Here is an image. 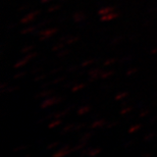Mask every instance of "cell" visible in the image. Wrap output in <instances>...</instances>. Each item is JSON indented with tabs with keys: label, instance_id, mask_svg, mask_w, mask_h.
<instances>
[{
	"label": "cell",
	"instance_id": "1",
	"mask_svg": "<svg viewBox=\"0 0 157 157\" xmlns=\"http://www.w3.org/2000/svg\"><path fill=\"white\" fill-rule=\"evenodd\" d=\"M65 99V97L63 96H49L45 98L41 103L40 107L42 109H46V108H50L52 107V106H54L56 104H58V103L62 102L63 100Z\"/></svg>",
	"mask_w": 157,
	"mask_h": 157
},
{
	"label": "cell",
	"instance_id": "2",
	"mask_svg": "<svg viewBox=\"0 0 157 157\" xmlns=\"http://www.w3.org/2000/svg\"><path fill=\"white\" fill-rule=\"evenodd\" d=\"M58 32V28H46L43 30H38L37 34L39 35V41L40 42H44V41L48 40L50 37L54 36L56 33Z\"/></svg>",
	"mask_w": 157,
	"mask_h": 157
},
{
	"label": "cell",
	"instance_id": "3",
	"mask_svg": "<svg viewBox=\"0 0 157 157\" xmlns=\"http://www.w3.org/2000/svg\"><path fill=\"white\" fill-rule=\"evenodd\" d=\"M37 56H38V53L37 52H30V53H28V54L25 56L24 58H21V60H18L17 63H14L13 65V68H21V67H25L28 62H29L30 60H32V59H35Z\"/></svg>",
	"mask_w": 157,
	"mask_h": 157
},
{
	"label": "cell",
	"instance_id": "4",
	"mask_svg": "<svg viewBox=\"0 0 157 157\" xmlns=\"http://www.w3.org/2000/svg\"><path fill=\"white\" fill-rule=\"evenodd\" d=\"M40 13H41V11L38 10V9H36V10H32L31 12H29V13H27L24 17H21L20 23L21 25H26V24L32 23L33 21L36 20L38 15H40Z\"/></svg>",
	"mask_w": 157,
	"mask_h": 157
},
{
	"label": "cell",
	"instance_id": "5",
	"mask_svg": "<svg viewBox=\"0 0 157 157\" xmlns=\"http://www.w3.org/2000/svg\"><path fill=\"white\" fill-rule=\"evenodd\" d=\"M102 74V70L100 67H94L88 71V82L89 83H94L100 78Z\"/></svg>",
	"mask_w": 157,
	"mask_h": 157
},
{
	"label": "cell",
	"instance_id": "6",
	"mask_svg": "<svg viewBox=\"0 0 157 157\" xmlns=\"http://www.w3.org/2000/svg\"><path fill=\"white\" fill-rule=\"evenodd\" d=\"M71 153H73V150L68 145H65L63 147H61V148H59L57 151H55L53 153V157H65V156H68L71 154Z\"/></svg>",
	"mask_w": 157,
	"mask_h": 157
},
{
	"label": "cell",
	"instance_id": "7",
	"mask_svg": "<svg viewBox=\"0 0 157 157\" xmlns=\"http://www.w3.org/2000/svg\"><path fill=\"white\" fill-rule=\"evenodd\" d=\"M65 78H67V76H60V77H57L55 78H53L51 81H48L46 82V83H44L43 85H41V88L42 89H46L47 87L51 86V85H58V84H61L62 82L65 81Z\"/></svg>",
	"mask_w": 157,
	"mask_h": 157
},
{
	"label": "cell",
	"instance_id": "8",
	"mask_svg": "<svg viewBox=\"0 0 157 157\" xmlns=\"http://www.w3.org/2000/svg\"><path fill=\"white\" fill-rule=\"evenodd\" d=\"M55 92V90H52V89H44L42 91H40L34 96V99L35 100H38V99H45L47 97L53 95V93Z\"/></svg>",
	"mask_w": 157,
	"mask_h": 157
},
{
	"label": "cell",
	"instance_id": "9",
	"mask_svg": "<svg viewBox=\"0 0 157 157\" xmlns=\"http://www.w3.org/2000/svg\"><path fill=\"white\" fill-rule=\"evenodd\" d=\"M73 21H75V23H77V24H81V23H83V21H86V18H87V15L84 13V12H82V11H77V12H75V13L73 14Z\"/></svg>",
	"mask_w": 157,
	"mask_h": 157
},
{
	"label": "cell",
	"instance_id": "10",
	"mask_svg": "<svg viewBox=\"0 0 157 157\" xmlns=\"http://www.w3.org/2000/svg\"><path fill=\"white\" fill-rule=\"evenodd\" d=\"M119 17V12H115V11H111L107 14L101 15V18L100 21H113L115 18H117Z\"/></svg>",
	"mask_w": 157,
	"mask_h": 157
},
{
	"label": "cell",
	"instance_id": "11",
	"mask_svg": "<svg viewBox=\"0 0 157 157\" xmlns=\"http://www.w3.org/2000/svg\"><path fill=\"white\" fill-rule=\"evenodd\" d=\"M106 125V121L105 119L103 118H100V119H96V121H94L92 124L89 125L90 128H92V130H95V128H103Z\"/></svg>",
	"mask_w": 157,
	"mask_h": 157
},
{
	"label": "cell",
	"instance_id": "12",
	"mask_svg": "<svg viewBox=\"0 0 157 157\" xmlns=\"http://www.w3.org/2000/svg\"><path fill=\"white\" fill-rule=\"evenodd\" d=\"M39 30V28L36 26H31V27H27L25 28L21 31V35H29V34H33V33H36L37 31Z\"/></svg>",
	"mask_w": 157,
	"mask_h": 157
},
{
	"label": "cell",
	"instance_id": "13",
	"mask_svg": "<svg viewBox=\"0 0 157 157\" xmlns=\"http://www.w3.org/2000/svg\"><path fill=\"white\" fill-rule=\"evenodd\" d=\"M91 109H92V107H91L90 105H85V106H82V107H80L78 109L77 113L78 115H80V117H82V115H85L87 114L88 112L91 111Z\"/></svg>",
	"mask_w": 157,
	"mask_h": 157
},
{
	"label": "cell",
	"instance_id": "14",
	"mask_svg": "<svg viewBox=\"0 0 157 157\" xmlns=\"http://www.w3.org/2000/svg\"><path fill=\"white\" fill-rule=\"evenodd\" d=\"M115 10V7L114 6H106V7H103L101 9H99L98 10V14L101 17V15H104V14H107L109 12L111 11H114Z\"/></svg>",
	"mask_w": 157,
	"mask_h": 157
},
{
	"label": "cell",
	"instance_id": "15",
	"mask_svg": "<svg viewBox=\"0 0 157 157\" xmlns=\"http://www.w3.org/2000/svg\"><path fill=\"white\" fill-rule=\"evenodd\" d=\"M75 127H76V124H67L61 130L60 135H61V136H63V135H67V133H71V131L75 130Z\"/></svg>",
	"mask_w": 157,
	"mask_h": 157
},
{
	"label": "cell",
	"instance_id": "16",
	"mask_svg": "<svg viewBox=\"0 0 157 157\" xmlns=\"http://www.w3.org/2000/svg\"><path fill=\"white\" fill-rule=\"evenodd\" d=\"M20 90V87L17 86H11V87H7L3 90H0V93L1 94H9V93H13V92H17V91Z\"/></svg>",
	"mask_w": 157,
	"mask_h": 157
},
{
	"label": "cell",
	"instance_id": "17",
	"mask_svg": "<svg viewBox=\"0 0 157 157\" xmlns=\"http://www.w3.org/2000/svg\"><path fill=\"white\" fill-rule=\"evenodd\" d=\"M96 61H97V59H95V58H88V59H86V60L83 61L80 64L81 65V68H87V67H89L90 65H92L93 63H95Z\"/></svg>",
	"mask_w": 157,
	"mask_h": 157
},
{
	"label": "cell",
	"instance_id": "18",
	"mask_svg": "<svg viewBox=\"0 0 157 157\" xmlns=\"http://www.w3.org/2000/svg\"><path fill=\"white\" fill-rule=\"evenodd\" d=\"M99 153H101V148L100 147H96V148H89L88 151V157H95L96 155H98Z\"/></svg>",
	"mask_w": 157,
	"mask_h": 157
},
{
	"label": "cell",
	"instance_id": "19",
	"mask_svg": "<svg viewBox=\"0 0 157 157\" xmlns=\"http://www.w3.org/2000/svg\"><path fill=\"white\" fill-rule=\"evenodd\" d=\"M87 143L88 142H78V144H77L76 146H74L73 148H71V150H73V152H80L81 150L86 148Z\"/></svg>",
	"mask_w": 157,
	"mask_h": 157
},
{
	"label": "cell",
	"instance_id": "20",
	"mask_svg": "<svg viewBox=\"0 0 157 157\" xmlns=\"http://www.w3.org/2000/svg\"><path fill=\"white\" fill-rule=\"evenodd\" d=\"M128 96V92L124 91V92H119L117 95L114 96V100L115 101H121V100H125V98Z\"/></svg>",
	"mask_w": 157,
	"mask_h": 157
},
{
	"label": "cell",
	"instance_id": "21",
	"mask_svg": "<svg viewBox=\"0 0 157 157\" xmlns=\"http://www.w3.org/2000/svg\"><path fill=\"white\" fill-rule=\"evenodd\" d=\"M92 136H93V132H86L85 134L82 135L78 142H88L92 138Z\"/></svg>",
	"mask_w": 157,
	"mask_h": 157
},
{
	"label": "cell",
	"instance_id": "22",
	"mask_svg": "<svg viewBox=\"0 0 157 157\" xmlns=\"http://www.w3.org/2000/svg\"><path fill=\"white\" fill-rule=\"evenodd\" d=\"M124 40V36H115V37H113L111 40H110V45L111 46H113V45H117V44H119V43H121L122 41Z\"/></svg>",
	"mask_w": 157,
	"mask_h": 157
},
{
	"label": "cell",
	"instance_id": "23",
	"mask_svg": "<svg viewBox=\"0 0 157 157\" xmlns=\"http://www.w3.org/2000/svg\"><path fill=\"white\" fill-rule=\"evenodd\" d=\"M65 45H67V44H65L64 42H60V41H58V42L52 47L51 50H52V51H57L58 52V51H60L61 49L65 48Z\"/></svg>",
	"mask_w": 157,
	"mask_h": 157
},
{
	"label": "cell",
	"instance_id": "24",
	"mask_svg": "<svg viewBox=\"0 0 157 157\" xmlns=\"http://www.w3.org/2000/svg\"><path fill=\"white\" fill-rule=\"evenodd\" d=\"M85 87H86V84H84V83H78V84L74 85V86L71 87V91L73 93H77V92H78V91H81L82 89H84Z\"/></svg>",
	"mask_w": 157,
	"mask_h": 157
},
{
	"label": "cell",
	"instance_id": "25",
	"mask_svg": "<svg viewBox=\"0 0 157 157\" xmlns=\"http://www.w3.org/2000/svg\"><path fill=\"white\" fill-rule=\"evenodd\" d=\"M61 124H62V119L61 118H54V121H51L48 124V128H57L58 125H60Z\"/></svg>",
	"mask_w": 157,
	"mask_h": 157
},
{
	"label": "cell",
	"instance_id": "26",
	"mask_svg": "<svg viewBox=\"0 0 157 157\" xmlns=\"http://www.w3.org/2000/svg\"><path fill=\"white\" fill-rule=\"evenodd\" d=\"M71 49H68V48H63V49H61L60 51H58L57 53V57L58 58H63L65 57L67 55H68L71 53Z\"/></svg>",
	"mask_w": 157,
	"mask_h": 157
},
{
	"label": "cell",
	"instance_id": "27",
	"mask_svg": "<svg viewBox=\"0 0 157 157\" xmlns=\"http://www.w3.org/2000/svg\"><path fill=\"white\" fill-rule=\"evenodd\" d=\"M80 40H81L80 37H78V36H71V38H68L67 41H65V44H67V45H73V44L78 43Z\"/></svg>",
	"mask_w": 157,
	"mask_h": 157
},
{
	"label": "cell",
	"instance_id": "28",
	"mask_svg": "<svg viewBox=\"0 0 157 157\" xmlns=\"http://www.w3.org/2000/svg\"><path fill=\"white\" fill-rule=\"evenodd\" d=\"M141 128H142V124H133V125H131V128H128V134H134V133H136L137 131H139Z\"/></svg>",
	"mask_w": 157,
	"mask_h": 157
},
{
	"label": "cell",
	"instance_id": "29",
	"mask_svg": "<svg viewBox=\"0 0 157 157\" xmlns=\"http://www.w3.org/2000/svg\"><path fill=\"white\" fill-rule=\"evenodd\" d=\"M133 58H134L133 55H127V56H124V57L119 59L117 62L119 64H124V63H128V62H131L133 60Z\"/></svg>",
	"mask_w": 157,
	"mask_h": 157
},
{
	"label": "cell",
	"instance_id": "30",
	"mask_svg": "<svg viewBox=\"0 0 157 157\" xmlns=\"http://www.w3.org/2000/svg\"><path fill=\"white\" fill-rule=\"evenodd\" d=\"M133 109H134L133 106H124V107H121V111H119V114H121V115H127V114L130 113Z\"/></svg>",
	"mask_w": 157,
	"mask_h": 157
},
{
	"label": "cell",
	"instance_id": "31",
	"mask_svg": "<svg viewBox=\"0 0 157 157\" xmlns=\"http://www.w3.org/2000/svg\"><path fill=\"white\" fill-rule=\"evenodd\" d=\"M117 61H118L117 58H115V57H113V58H108V59H106V60L103 61L102 65H103V67H110V65L114 64L115 62H117Z\"/></svg>",
	"mask_w": 157,
	"mask_h": 157
},
{
	"label": "cell",
	"instance_id": "32",
	"mask_svg": "<svg viewBox=\"0 0 157 157\" xmlns=\"http://www.w3.org/2000/svg\"><path fill=\"white\" fill-rule=\"evenodd\" d=\"M114 71H102L101 76H100V78L101 80H106V78H110L111 76H113Z\"/></svg>",
	"mask_w": 157,
	"mask_h": 157
},
{
	"label": "cell",
	"instance_id": "33",
	"mask_svg": "<svg viewBox=\"0 0 157 157\" xmlns=\"http://www.w3.org/2000/svg\"><path fill=\"white\" fill-rule=\"evenodd\" d=\"M34 48H35V46H34V45H27V46H25V47L21 48V53H23V54H28V53L32 52V50Z\"/></svg>",
	"mask_w": 157,
	"mask_h": 157
},
{
	"label": "cell",
	"instance_id": "34",
	"mask_svg": "<svg viewBox=\"0 0 157 157\" xmlns=\"http://www.w3.org/2000/svg\"><path fill=\"white\" fill-rule=\"evenodd\" d=\"M78 68H81V65L74 64V65H71V67H68L67 68V71L68 74H74V73H76Z\"/></svg>",
	"mask_w": 157,
	"mask_h": 157
},
{
	"label": "cell",
	"instance_id": "35",
	"mask_svg": "<svg viewBox=\"0 0 157 157\" xmlns=\"http://www.w3.org/2000/svg\"><path fill=\"white\" fill-rule=\"evenodd\" d=\"M48 76H49V74H39L35 77V78H34V82H35V83H38V82H41L42 80H45Z\"/></svg>",
	"mask_w": 157,
	"mask_h": 157
},
{
	"label": "cell",
	"instance_id": "36",
	"mask_svg": "<svg viewBox=\"0 0 157 157\" xmlns=\"http://www.w3.org/2000/svg\"><path fill=\"white\" fill-rule=\"evenodd\" d=\"M43 71V67H33V68L31 70V75H33V76H37V75L41 74V71Z\"/></svg>",
	"mask_w": 157,
	"mask_h": 157
},
{
	"label": "cell",
	"instance_id": "37",
	"mask_svg": "<svg viewBox=\"0 0 157 157\" xmlns=\"http://www.w3.org/2000/svg\"><path fill=\"white\" fill-rule=\"evenodd\" d=\"M30 146L29 145H21V146H18V147H15V148L12 149V152H21V151H24V150H27L29 149Z\"/></svg>",
	"mask_w": 157,
	"mask_h": 157
},
{
	"label": "cell",
	"instance_id": "38",
	"mask_svg": "<svg viewBox=\"0 0 157 157\" xmlns=\"http://www.w3.org/2000/svg\"><path fill=\"white\" fill-rule=\"evenodd\" d=\"M138 67H130L128 70L127 71V73H125V75H127L128 77H131V76H133V75H135L136 73H138Z\"/></svg>",
	"mask_w": 157,
	"mask_h": 157
},
{
	"label": "cell",
	"instance_id": "39",
	"mask_svg": "<svg viewBox=\"0 0 157 157\" xmlns=\"http://www.w3.org/2000/svg\"><path fill=\"white\" fill-rule=\"evenodd\" d=\"M60 7H61V4H54L47 8V12H54L56 10H58V9H60Z\"/></svg>",
	"mask_w": 157,
	"mask_h": 157
},
{
	"label": "cell",
	"instance_id": "40",
	"mask_svg": "<svg viewBox=\"0 0 157 157\" xmlns=\"http://www.w3.org/2000/svg\"><path fill=\"white\" fill-rule=\"evenodd\" d=\"M155 137H156V134L154 133V132H151V133H149V134H147L144 136V141H151V140L154 139Z\"/></svg>",
	"mask_w": 157,
	"mask_h": 157
},
{
	"label": "cell",
	"instance_id": "41",
	"mask_svg": "<svg viewBox=\"0 0 157 157\" xmlns=\"http://www.w3.org/2000/svg\"><path fill=\"white\" fill-rule=\"evenodd\" d=\"M86 122H81V124H76V127H75V130L74 132H76V133H78V132H80L81 130H83V128L86 127Z\"/></svg>",
	"mask_w": 157,
	"mask_h": 157
},
{
	"label": "cell",
	"instance_id": "42",
	"mask_svg": "<svg viewBox=\"0 0 157 157\" xmlns=\"http://www.w3.org/2000/svg\"><path fill=\"white\" fill-rule=\"evenodd\" d=\"M76 81H70V82H67V83H65L63 85V89H71V87L74 86V85H76Z\"/></svg>",
	"mask_w": 157,
	"mask_h": 157
},
{
	"label": "cell",
	"instance_id": "43",
	"mask_svg": "<svg viewBox=\"0 0 157 157\" xmlns=\"http://www.w3.org/2000/svg\"><path fill=\"white\" fill-rule=\"evenodd\" d=\"M149 114H150V110H149V109H143V110L139 113V117H141V118L146 117H148Z\"/></svg>",
	"mask_w": 157,
	"mask_h": 157
},
{
	"label": "cell",
	"instance_id": "44",
	"mask_svg": "<svg viewBox=\"0 0 157 157\" xmlns=\"http://www.w3.org/2000/svg\"><path fill=\"white\" fill-rule=\"evenodd\" d=\"M59 144H60V143H59L58 141H57V142H53V143H50L49 145H47L46 149H47V150H52V149H55L56 147H57V146L59 145Z\"/></svg>",
	"mask_w": 157,
	"mask_h": 157
},
{
	"label": "cell",
	"instance_id": "45",
	"mask_svg": "<svg viewBox=\"0 0 157 157\" xmlns=\"http://www.w3.org/2000/svg\"><path fill=\"white\" fill-rule=\"evenodd\" d=\"M50 21H51L50 20H45V21H40V23L37 24V27H38L39 29H40V28L46 27L47 25H49V24H50Z\"/></svg>",
	"mask_w": 157,
	"mask_h": 157
},
{
	"label": "cell",
	"instance_id": "46",
	"mask_svg": "<svg viewBox=\"0 0 157 157\" xmlns=\"http://www.w3.org/2000/svg\"><path fill=\"white\" fill-rule=\"evenodd\" d=\"M25 76H27V71H20V73H17L15 75H13V78H24Z\"/></svg>",
	"mask_w": 157,
	"mask_h": 157
},
{
	"label": "cell",
	"instance_id": "47",
	"mask_svg": "<svg viewBox=\"0 0 157 157\" xmlns=\"http://www.w3.org/2000/svg\"><path fill=\"white\" fill-rule=\"evenodd\" d=\"M62 70H63V67H56V68H54V70H52L51 71H50V73H49V75H50V76H54V75L58 74L59 71H61Z\"/></svg>",
	"mask_w": 157,
	"mask_h": 157
},
{
	"label": "cell",
	"instance_id": "48",
	"mask_svg": "<svg viewBox=\"0 0 157 157\" xmlns=\"http://www.w3.org/2000/svg\"><path fill=\"white\" fill-rule=\"evenodd\" d=\"M117 124H118V121H110V122H108V124H106L105 127H106V128H112Z\"/></svg>",
	"mask_w": 157,
	"mask_h": 157
},
{
	"label": "cell",
	"instance_id": "49",
	"mask_svg": "<svg viewBox=\"0 0 157 157\" xmlns=\"http://www.w3.org/2000/svg\"><path fill=\"white\" fill-rule=\"evenodd\" d=\"M30 8H31V5H30V4H25V5H23V6H21V7L17 9V11H18V12H21V11L28 10V9H30Z\"/></svg>",
	"mask_w": 157,
	"mask_h": 157
},
{
	"label": "cell",
	"instance_id": "50",
	"mask_svg": "<svg viewBox=\"0 0 157 157\" xmlns=\"http://www.w3.org/2000/svg\"><path fill=\"white\" fill-rule=\"evenodd\" d=\"M71 35H70V34H68V35H63L62 37H60V38H59L58 41H60V42H64V43H65V41H67L68 38H71Z\"/></svg>",
	"mask_w": 157,
	"mask_h": 157
},
{
	"label": "cell",
	"instance_id": "51",
	"mask_svg": "<svg viewBox=\"0 0 157 157\" xmlns=\"http://www.w3.org/2000/svg\"><path fill=\"white\" fill-rule=\"evenodd\" d=\"M156 121H157V115H154V117H152V118H150L149 124H154Z\"/></svg>",
	"mask_w": 157,
	"mask_h": 157
},
{
	"label": "cell",
	"instance_id": "52",
	"mask_svg": "<svg viewBox=\"0 0 157 157\" xmlns=\"http://www.w3.org/2000/svg\"><path fill=\"white\" fill-rule=\"evenodd\" d=\"M128 39H130V41H135L138 39V35L137 34H132V35L128 37Z\"/></svg>",
	"mask_w": 157,
	"mask_h": 157
},
{
	"label": "cell",
	"instance_id": "53",
	"mask_svg": "<svg viewBox=\"0 0 157 157\" xmlns=\"http://www.w3.org/2000/svg\"><path fill=\"white\" fill-rule=\"evenodd\" d=\"M9 86L8 83H6V82H4V83H2L1 85H0V90H3L5 89V88H7Z\"/></svg>",
	"mask_w": 157,
	"mask_h": 157
},
{
	"label": "cell",
	"instance_id": "54",
	"mask_svg": "<svg viewBox=\"0 0 157 157\" xmlns=\"http://www.w3.org/2000/svg\"><path fill=\"white\" fill-rule=\"evenodd\" d=\"M134 143H135V142H134L133 140H132V141H128V143H125V144H124V148H128V147H130V146H132V145H133Z\"/></svg>",
	"mask_w": 157,
	"mask_h": 157
},
{
	"label": "cell",
	"instance_id": "55",
	"mask_svg": "<svg viewBox=\"0 0 157 157\" xmlns=\"http://www.w3.org/2000/svg\"><path fill=\"white\" fill-rule=\"evenodd\" d=\"M17 26V24H10V25H8V26H7V29L8 30H12V29H14Z\"/></svg>",
	"mask_w": 157,
	"mask_h": 157
},
{
	"label": "cell",
	"instance_id": "56",
	"mask_svg": "<svg viewBox=\"0 0 157 157\" xmlns=\"http://www.w3.org/2000/svg\"><path fill=\"white\" fill-rule=\"evenodd\" d=\"M157 53V47H155V48H153V49H151L150 50V54H156Z\"/></svg>",
	"mask_w": 157,
	"mask_h": 157
},
{
	"label": "cell",
	"instance_id": "57",
	"mask_svg": "<svg viewBox=\"0 0 157 157\" xmlns=\"http://www.w3.org/2000/svg\"><path fill=\"white\" fill-rule=\"evenodd\" d=\"M152 24V21H145V24H144V27H148V26H150V25Z\"/></svg>",
	"mask_w": 157,
	"mask_h": 157
},
{
	"label": "cell",
	"instance_id": "58",
	"mask_svg": "<svg viewBox=\"0 0 157 157\" xmlns=\"http://www.w3.org/2000/svg\"><path fill=\"white\" fill-rule=\"evenodd\" d=\"M41 3H43V4H45V3H48V2H51L53 0H40Z\"/></svg>",
	"mask_w": 157,
	"mask_h": 157
},
{
	"label": "cell",
	"instance_id": "59",
	"mask_svg": "<svg viewBox=\"0 0 157 157\" xmlns=\"http://www.w3.org/2000/svg\"><path fill=\"white\" fill-rule=\"evenodd\" d=\"M152 155V153H148V152H146V153H143V154H142V156H151Z\"/></svg>",
	"mask_w": 157,
	"mask_h": 157
},
{
	"label": "cell",
	"instance_id": "60",
	"mask_svg": "<svg viewBox=\"0 0 157 157\" xmlns=\"http://www.w3.org/2000/svg\"><path fill=\"white\" fill-rule=\"evenodd\" d=\"M67 0H59V2H61V3H64V2H67Z\"/></svg>",
	"mask_w": 157,
	"mask_h": 157
},
{
	"label": "cell",
	"instance_id": "61",
	"mask_svg": "<svg viewBox=\"0 0 157 157\" xmlns=\"http://www.w3.org/2000/svg\"><path fill=\"white\" fill-rule=\"evenodd\" d=\"M30 156H31V154H26L24 157H30Z\"/></svg>",
	"mask_w": 157,
	"mask_h": 157
},
{
	"label": "cell",
	"instance_id": "62",
	"mask_svg": "<svg viewBox=\"0 0 157 157\" xmlns=\"http://www.w3.org/2000/svg\"><path fill=\"white\" fill-rule=\"evenodd\" d=\"M153 96H154V97H157V91L154 93V95H153Z\"/></svg>",
	"mask_w": 157,
	"mask_h": 157
},
{
	"label": "cell",
	"instance_id": "63",
	"mask_svg": "<svg viewBox=\"0 0 157 157\" xmlns=\"http://www.w3.org/2000/svg\"><path fill=\"white\" fill-rule=\"evenodd\" d=\"M156 8H157V7H156Z\"/></svg>",
	"mask_w": 157,
	"mask_h": 157
}]
</instances>
